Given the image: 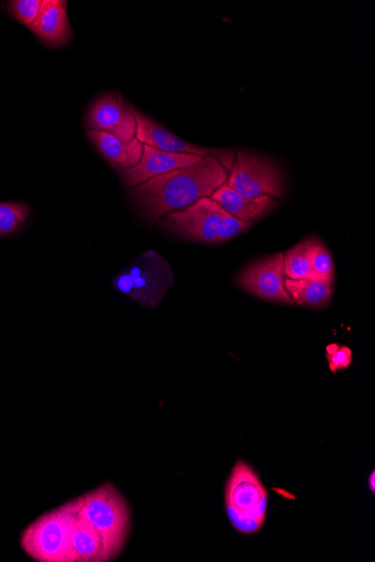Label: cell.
<instances>
[{"label":"cell","mask_w":375,"mask_h":562,"mask_svg":"<svg viewBox=\"0 0 375 562\" xmlns=\"http://www.w3.org/2000/svg\"><path fill=\"white\" fill-rule=\"evenodd\" d=\"M228 172L214 156H203L185 169L161 174L134 187L132 195L152 223L166 214L208 198L226 183Z\"/></svg>","instance_id":"cell-1"},{"label":"cell","mask_w":375,"mask_h":562,"mask_svg":"<svg viewBox=\"0 0 375 562\" xmlns=\"http://www.w3.org/2000/svg\"><path fill=\"white\" fill-rule=\"evenodd\" d=\"M81 505L78 496L31 523L21 537L25 554L40 562H75L71 534Z\"/></svg>","instance_id":"cell-2"},{"label":"cell","mask_w":375,"mask_h":562,"mask_svg":"<svg viewBox=\"0 0 375 562\" xmlns=\"http://www.w3.org/2000/svg\"><path fill=\"white\" fill-rule=\"evenodd\" d=\"M80 517L103 538L111 560L120 556L131 531V511L117 488L106 482L82 495Z\"/></svg>","instance_id":"cell-3"},{"label":"cell","mask_w":375,"mask_h":562,"mask_svg":"<svg viewBox=\"0 0 375 562\" xmlns=\"http://www.w3.org/2000/svg\"><path fill=\"white\" fill-rule=\"evenodd\" d=\"M175 284V274L164 257L146 251L118 273L113 287L124 296L149 309L157 308Z\"/></svg>","instance_id":"cell-4"},{"label":"cell","mask_w":375,"mask_h":562,"mask_svg":"<svg viewBox=\"0 0 375 562\" xmlns=\"http://www.w3.org/2000/svg\"><path fill=\"white\" fill-rule=\"evenodd\" d=\"M225 502L228 518L242 533L262 529L268 511V492L253 469L244 462L235 465L226 485Z\"/></svg>","instance_id":"cell-5"},{"label":"cell","mask_w":375,"mask_h":562,"mask_svg":"<svg viewBox=\"0 0 375 562\" xmlns=\"http://www.w3.org/2000/svg\"><path fill=\"white\" fill-rule=\"evenodd\" d=\"M226 183L248 198L285 195V180L277 164L249 152L236 153Z\"/></svg>","instance_id":"cell-6"},{"label":"cell","mask_w":375,"mask_h":562,"mask_svg":"<svg viewBox=\"0 0 375 562\" xmlns=\"http://www.w3.org/2000/svg\"><path fill=\"white\" fill-rule=\"evenodd\" d=\"M223 208L214 200L201 198L184 209L172 211L160 220V227L178 237L200 243H215Z\"/></svg>","instance_id":"cell-7"},{"label":"cell","mask_w":375,"mask_h":562,"mask_svg":"<svg viewBox=\"0 0 375 562\" xmlns=\"http://www.w3.org/2000/svg\"><path fill=\"white\" fill-rule=\"evenodd\" d=\"M131 112L137 124L136 138L141 143L169 153L214 156L222 163L227 172L231 171L236 155L234 150L207 149L204 146L191 144L155 123L151 118L145 116L132 106Z\"/></svg>","instance_id":"cell-8"},{"label":"cell","mask_w":375,"mask_h":562,"mask_svg":"<svg viewBox=\"0 0 375 562\" xmlns=\"http://www.w3.org/2000/svg\"><path fill=\"white\" fill-rule=\"evenodd\" d=\"M283 260L285 254L278 253L256 262L237 278V284L245 290L263 300L292 304L283 279Z\"/></svg>","instance_id":"cell-9"},{"label":"cell","mask_w":375,"mask_h":562,"mask_svg":"<svg viewBox=\"0 0 375 562\" xmlns=\"http://www.w3.org/2000/svg\"><path fill=\"white\" fill-rule=\"evenodd\" d=\"M88 130L112 134L130 142L136 138L137 124L131 106L120 94L111 92L98 98L86 117Z\"/></svg>","instance_id":"cell-10"},{"label":"cell","mask_w":375,"mask_h":562,"mask_svg":"<svg viewBox=\"0 0 375 562\" xmlns=\"http://www.w3.org/2000/svg\"><path fill=\"white\" fill-rule=\"evenodd\" d=\"M201 158L203 156L164 152L144 144L140 163L134 168L120 169V173L126 186L136 187L161 174L188 168Z\"/></svg>","instance_id":"cell-11"},{"label":"cell","mask_w":375,"mask_h":562,"mask_svg":"<svg viewBox=\"0 0 375 562\" xmlns=\"http://www.w3.org/2000/svg\"><path fill=\"white\" fill-rule=\"evenodd\" d=\"M30 30L45 44L62 46L71 39V27L67 14V2L44 0L38 20Z\"/></svg>","instance_id":"cell-12"},{"label":"cell","mask_w":375,"mask_h":562,"mask_svg":"<svg viewBox=\"0 0 375 562\" xmlns=\"http://www.w3.org/2000/svg\"><path fill=\"white\" fill-rule=\"evenodd\" d=\"M210 199L217 202L228 214L236 218L253 221L258 220L277 206V201L269 196H262L259 198H248L235 191L227 183L219 187Z\"/></svg>","instance_id":"cell-13"},{"label":"cell","mask_w":375,"mask_h":562,"mask_svg":"<svg viewBox=\"0 0 375 562\" xmlns=\"http://www.w3.org/2000/svg\"><path fill=\"white\" fill-rule=\"evenodd\" d=\"M87 135L113 167L134 168L142 159L144 144L137 138L126 142L112 134L95 130H88Z\"/></svg>","instance_id":"cell-14"},{"label":"cell","mask_w":375,"mask_h":562,"mask_svg":"<svg viewBox=\"0 0 375 562\" xmlns=\"http://www.w3.org/2000/svg\"><path fill=\"white\" fill-rule=\"evenodd\" d=\"M71 546L75 562L112 561L98 531L84 518L78 517L73 525Z\"/></svg>","instance_id":"cell-15"},{"label":"cell","mask_w":375,"mask_h":562,"mask_svg":"<svg viewBox=\"0 0 375 562\" xmlns=\"http://www.w3.org/2000/svg\"><path fill=\"white\" fill-rule=\"evenodd\" d=\"M292 301L309 308H324L333 296L332 284L316 280H285Z\"/></svg>","instance_id":"cell-16"},{"label":"cell","mask_w":375,"mask_h":562,"mask_svg":"<svg viewBox=\"0 0 375 562\" xmlns=\"http://www.w3.org/2000/svg\"><path fill=\"white\" fill-rule=\"evenodd\" d=\"M312 238L292 247L283 260V274L290 280H313L312 266L309 260V246Z\"/></svg>","instance_id":"cell-17"},{"label":"cell","mask_w":375,"mask_h":562,"mask_svg":"<svg viewBox=\"0 0 375 562\" xmlns=\"http://www.w3.org/2000/svg\"><path fill=\"white\" fill-rule=\"evenodd\" d=\"M309 260L312 266L313 280L332 284L335 267L331 253L318 239L312 238L309 246Z\"/></svg>","instance_id":"cell-18"},{"label":"cell","mask_w":375,"mask_h":562,"mask_svg":"<svg viewBox=\"0 0 375 562\" xmlns=\"http://www.w3.org/2000/svg\"><path fill=\"white\" fill-rule=\"evenodd\" d=\"M29 217V208L20 202H0V236L17 232Z\"/></svg>","instance_id":"cell-19"},{"label":"cell","mask_w":375,"mask_h":562,"mask_svg":"<svg viewBox=\"0 0 375 562\" xmlns=\"http://www.w3.org/2000/svg\"><path fill=\"white\" fill-rule=\"evenodd\" d=\"M43 3L44 0H13L9 3V14L30 29L40 16Z\"/></svg>","instance_id":"cell-20"},{"label":"cell","mask_w":375,"mask_h":562,"mask_svg":"<svg viewBox=\"0 0 375 562\" xmlns=\"http://www.w3.org/2000/svg\"><path fill=\"white\" fill-rule=\"evenodd\" d=\"M253 226L252 221H245L228 214L223 209L221 225H219L218 234L214 244H222L231 241Z\"/></svg>","instance_id":"cell-21"},{"label":"cell","mask_w":375,"mask_h":562,"mask_svg":"<svg viewBox=\"0 0 375 562\" xmlns=\"http://www.w3.org/2000/svg\"><path fill=\"white\" fill-rule=\"evenodd\" d=\"M326 353L329 370L334 374L337 371L346 370L352 364L353 353L349 347L329 344L326 347Z\"/></svg>","instance_id":"cell-22"},{"label":"cell","mask_w":375,"mask_h":562,"mask_svg":"<svg viewBox=\"0 0 375 562\" xmlns=\"http://www.w3.org/2000/svg\"><path fill=\"white\" fill-rule=\"evenodd\" d=\"M369 485L371 488V492L374 493L375 492V472L371 473V476L369 478Z\"/></svg>","instance_id":"cell-23"}]
</instances>
